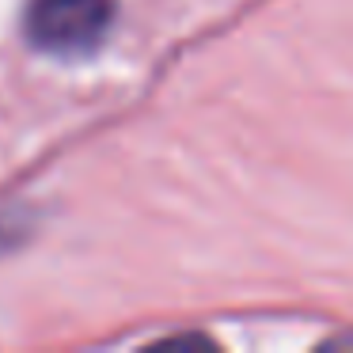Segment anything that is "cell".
I'll use <instances>...</instances> for the list:
<instances>
[{
    "instance_id": "cell-1",
    "label": "cell",
    "mask_w": 353,
    "mask_h": 353,
    "mask_svg": "<svg viewBox=\"0 0 353 353\" xmlns=\"http://www.w3.org/2000/svg\"><path fill=\"white\" fill-rule=\"evenodd\" d=\"M114 27V0H31L27 42L50 57H88Z\"/></svg>"
}]
</instances>
